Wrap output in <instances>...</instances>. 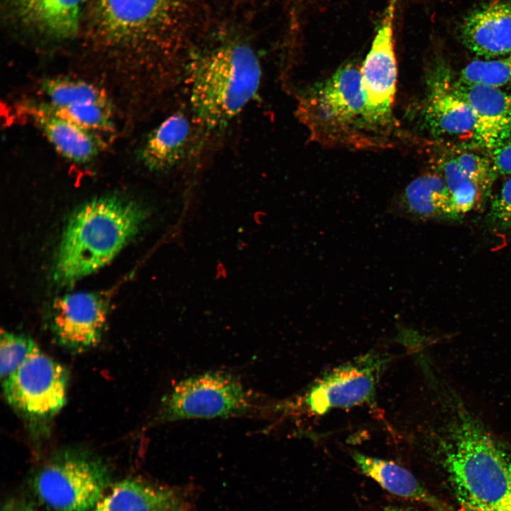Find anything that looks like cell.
Instances as JSON below:
<instances>
[{
    "label": "cell",
    "instance_id": "1",
    "mask_svg": "<svg viewBox=\"0 0 511 511\" xmlns=\"http://www.w3.org/2000/svg\"><path fill=\"white\" fill-rule=\"evenodd\" d=\"M146 211L120 196L92 199L69 219L58 247L53 278L70 285L108 264L138 232Z\"/></svg>",
    "mask_w": 511,
    "mask_h": 511
},
{
    "label": "cell",
    "instance_id": "2",
    "mask_svg": "<svg viewBox=\"0 0 511 511\" xmlns=\"http://www.w3.org/2000/svg\"><path fill=\"white\" fill-rule=\"evenodd\" d=\"M444 464L465 511H511V456L470 415L454 424Z\"/></svg>",
    "mask_w": 511,
    "mask_h": 511
},
{
    "label": "cell",
    "instance_id": "3",
    "mask_svg": "<svg viewBox=\"0 0 511 511\" xmlns=\"http://www.w3.org/2000/svg\"><path fill=\"white\" fill-rule=\"evenodd\" d=\"M261 75L256 54L243 43H225L197 55L187 70L197 122L207 131L225 127L255 97Z\"/></svg>",
    "mask_w": 511,
    "mask_h": 511
},
{
    "label": "cell",
    "instance_id": "4",
    "mask_svg": "<svg viewBox=\"0 0 511 511\" xmlns=\"http://www.w3.org/2000/svg\"><path fill=\"white\" fill-rule=\"evenodd\" d=\"M298 118L312 136L329 143H354L370 131L361 69L350 63L300 99Z\"/></svg>",
    "mask_w": 511,
    "mask_h": 511
},
{
    "label": "cell",
    "instance_id": "5",
    "mask_svg": "<svg viewBox=\"0 0 511 511\" xmlns=\"http://www.w3.org/2000/svg\"><path fill=\"white\" fill-rule=\"evenodd\" d=\"M107 467L79 452H65L44 464L33 480L34 492L53 511H92L111 486Z\"/></svg>",
    "mask_w": 511,
    "mask_h": 511
},
{
    "label": "cell",
    "instance_id": "6",
    "mask_svg": "<svg viewBox=\"0 0 511 511\" xmlns=\"http://www.w3.org/2000/svg\"><path fill=\"white\" fill-rule=\"evenodd\" d=\"M256 398L235 377L207 372L179 382L163 399L159 419L164 422L250 414Z\"/></svg>",
    "mask_w": 511,
    "mask_h": 511
},
{
    "label": "cell",
    "instance_id": "7",
    "mask_svg": "<svg viewBox=\"0 0 511 511\" xmlns=\"http://www.w3.org/2000/svg\"><path fill=\"white\" fill-rule=\"evenodd\" d=\"M390 361L386 355L371 352L344 363L314 382L297 402L317 415L333 409H348L371 402L380 374Z\"/></svg>",
    "mask_w": 511,
    "mask_h": 511
},
{
    "label": "cell",
    "instance_id": "8",
    "mask_svg": "<svg viewBox=\"0 0 511 511\" xmlns=\"http://www.w3.org/2000/svg\"><path fill=\"white\" fill-rule=\"evenodd\" d=\"M398 1L389 0L361 69L367 121L373 131L392 125L397 74L393 30Z\"/></svg>",
    "mask_w": 511,
    "mask_h": 511
},
{
    "label": "cell",
    "instance_id": "9",
    "mask_svg": "<svg viewBox=\"0 0 511 511\" xmlns=\"http://www.w3.org/2000/svg\"><path fill=\"white\" fill-rule=\"evenodd\" d=\"M68 381L67 370L43 352L32 355L1 382L8 403L23 414L50 417L64 406Z\"/></svg>",
    "mask_w": 511,
    "mask_h": 511
},
{
    "label": "cell",
    "instance_id": "10",
    "mask_svg": "<svg viewBox=\"0 0 511 511\" xmlns=\"http://www.w3.org/2000/svg\"><path fill=\"white\" fill-rule=\"evenodd\" d=\"M188 0H99V23L115 40L145 37L177 23Z\"/></svg>",
    "mask_w": 511,
    "mask_h": 511
},
{
    "label": "cell",
    "instance_id": "11",
    "mask_svg": "<svg viewBox=\"0 0 511 511\" xmlns=\"http://www.w3.org/2000/svg\"><path fill=\"white\" fill-rule=\"evenodd\" d=\"M108 304L97 292H77L55 301L51 327L57 342L74 352L95 346L101 340Z\"/></svg>",
    "mask_w": 511,
    "mask_h": 511
},
{
    "label": "cell",
    "instance_id": "12",
    "mask_svg": "<svg viewBox=\"0 0 511 511\" xmlns=\"http://www.w3.org/2000/svg\"><path fill=\"white\" fill-rule=\"evenodd\" d=\"M451 86L476 116L478 145L492 150L511 134V91L458 80L451 81Z\"/></svg>",
    "mask_w": 511,
    "mask_h": 511
},
{
    "label": "cell",
    "instance_id": "13",
    "mask_svg": "<svg viewBox=\"0 0 511 511\" xmlns=\"http://www.w3.org/2000/svg\"><path fill=\"white\" fill-rule=\"evenodd\" d=\"M443 68L436 67L429 79L423 116L430 132L436 136L472 135L476 116L469 105L452 89L451 80Z\"/></svg>",
    "mask_w": 511,
    "mask_h": 511
},
{
    "label": "cell",
    "instance_id": "14",
    "mask_svg": "<svg viewBox=\"0 0 511 511\" xmlns=\"http://www.w3.org/2000/svg\"><path fill=\"white\" fill-rule=\"evenodd\" d=\"M22 108L56 150L70 161L87 163L104 147V141L98 133L62 117L46 102H27Z\"/></svg>",
    "mask_w": 511,
    "mask_h": 511
},
{
    "label": "cell",
    "instance_id": "15",
    "mask_svg": "<svg viewBox=\"0 0 511 511\" xmlns=\"http://www.w3.org/2000/svg\"><path fill=\"white\" fill-rule=\"evenodd\" d=\"M461 39L484 59L511 53V1H495L471 12L463 20Z\"/></svg>",
    "mask_w": 511,
    "mask_h": 511
},
{
    "label": "cell",
    "instance_id": "16",
    "mask_svg": "<svg viewBox=\"0 0 511 511\" xmlns=\"http://www.w3.org/2000/svg\"><path fill=\"white\" fill-rule=\"evenodd\" d=\"M183 510V502L174 490L130 478L111 485L92 511Z\"/></svg>",
    "mask_w": 511,
    "mask_h": 511
},
{
    "label": "cell",
    "instance_id": "17",
    "mask_svg": "<svg viewBox=\"0 0 511 511\" xmlns=\"http://www.w3.org/2000/svg\"><path fill=\"white\" fill-rule=\"evenodd\" d=\"M392 211L412 219H453L451 193L439 172L426 173L407 185Z\"/></svg>",
    "mask_w": 511,
    "mask_h": 511
},
{
    "label": "cell",
    "instance_id": "18",
    "mask_svg": "<svg viewBox=\"0 0 511 511\" xmlns=\"http://www.w3.org/2000/svg\"><path fill=\"white\" fill-rule=\"evenodd\" d=\"M84 0H11L18 17L51 37L66 39L78 31Z\"/></svg>",
    "mask_w": 511,
    "mask_h": 511
},
{
    "label": "cell",
    "instance_id": "19",
    "mask_svg": "<svg viewBox=\"0 0 511 511\" xmlns=\"http://www.w3.org/2000/svg\"><path fill=\"white\" fill-rule=\"evenodd\" d=\"M353 459L360 471L388 492L424 504L437 511H450L405 467L392 461L354 451Z\"/></svg>",
    "mask_w": 511,
    "mask_h": 511
},
{
    "label": "cell",
    "instance_id": "20",
    "mask_svg": "<svg viewBox=\"0 0 511 511\" xmlns=\"http://www.w3.org/2000/svg\"><path fill=\"white\" fill-rule=\"evenodd\" d=\"M190 134V124L182 113H175L156 126L145 140L141 156L151 170H167L184 157Z\"/></svg>",
    "mask_w": 511,
    "mask_h": 511
},
{
    "label": "cell",
    "instance_id": "21",
    "mask_svg": "<svg viewBox=\"0 0 511 511\" xmlns=\"http://www.w3.org/2000/svg\"><path fill=\"white\" fill-rule=\"evenodd\" d=\"M46 103L56 109L86 103H109L105 92L84 80L53 77L42 84Z\"/></svg>",
    "mask_w": 511,
    "mask_h": 511
},
{
    "label": "cell",
    "instance_id": "22",
    "mask_svg": "<svg viewBox=\"0 0 511 511\" xmlns=\"http://www.w3.org/2000/svg\"><path fill=\"white\" fill-rule=\"evenodd\" d=\"M458 81L468 84L502 87L511 84V53L507 55L476 59L461 71Z\"/></svg>",
    "mask_w": 511,
    "mask_h": 511
},
{
    "label": "cell",
    "instance_id": "23",
    "mask_svg": "<svg viewBox=\"0 0 511 511\" xmlns=\"http://www.w3.org/2000/svg\"><path fill=\"white\" fill-rule=\"evenodd\" d=\"M48 106L58 115L89 131L99 133L113 128L110 103H86L60 109Z\"/></svg>",
    "mask_w": 511,
    "mask_h": 511
},
{
    "label": "cell",
    "instance_id": "24",
    "mask_svg": "<svg viewBox=\"0 0 511 511\" xmlns=\"http://www.w3.org/2000/svg\"><path fill=\"white\" fill-rule=\"evenodd\" d=\"M40 351L31 338L9 331H1L0 373L1 382L18 370L32 355Z\"/></svg>",
    "mask_w": 511,
    "mask_h": 511
},
{
    "label": "cell",
    "instance_id": "25",
    "mask_svg": "<svg viewBox=\"0 0 511 511\" xmlns=\"http://www.w3.org/2000/svg\"><path fill=\"white\" fill-rule=\"evenodd\" d=\"M453 157L466 178L483 193L488 192L496 175L491 158L469 150H458Z\"/></svg>",
    "mask_w": 511,
    "mask_h": 511
},
{
    "label": "cell",
    "instance_id": "26",
    "mask_svg": "<svg viewBox=\"0 0 511 511\" xmlns=\"http://www.w3.org/2000/svg\"><path fill=\"white\" fill-rule=\"evenodd\" d=\"M489 216L495 224L511 230V175L493 199Z\"/></svg>",
    "mask_w": 511,
    "mask_h": 511
},
{
    "label": "cell",
    "instance_id": "27",
    "mask_svg": "<svg viewBox=\"0 0 511 511\" xmlns=\"http://www.w3.org/2000/svg\"><path fill=\"white\" fill-rule=\"evenodd\" d=\"M483 192L471 181H466L451 193L453 219L472 210L481 199Z\"/></svg>",
    "mask_w": 511,
    "mask_h": 511
},
{
    "label": "cell",
    "instance_id": "28",
    "mask_svg": "<svg viewBox=\"0 0 511 511\" xmlns=\"http://www.w3.org/2000/svg\"><path fill=\"white\" fill-rule=\"evenodd\" d=\"M491 160L496 175H511V134L492 150Z\"/></svg>",
    "mask_w": 511,
    "mask_h": 511
},
{
    "label": "cell",
    "instance_id": "29",
    "mask_svg": "<svg viewBox=\"0 0 511 511\" xmlns=\"http://www.w3.org/2000/svg\"><path fill=\"white\" fill-rule=\"evenodd\" d=\"M1 511H36L29 503L18 500H11L8 501L2 507Z\"/></svg>",
    "mask_w": 511,
    "mask_h": 511
},
{
    "label": "cell",
    "instance_id": "30",
    "mask_svg": "<svg viewBox=\"0 0 511 511\" xmlns=\"http://www.w3.org/2000/svg\"><path fill=\"white\" fill-rule=\"evenodd\" d=\"M381 511H416V510L409 508V507L389 506V507H385Z\"/></svg>",
    "mask_w": 511,
    "mask_h": 511
}]
</instances>
